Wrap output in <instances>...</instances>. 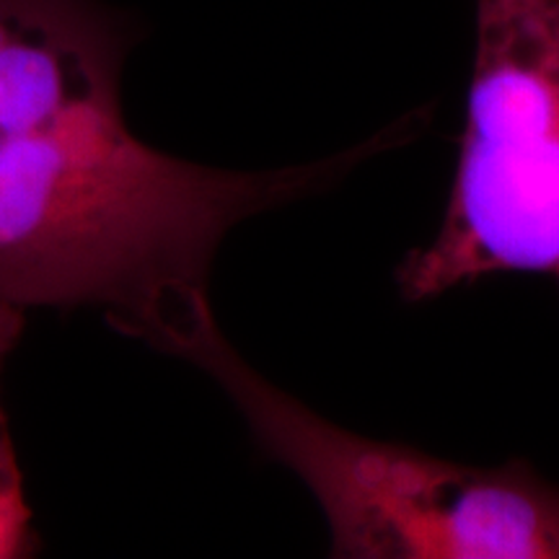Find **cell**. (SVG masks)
Listing matches in <instances>:
<instances>
[{"label":"cell","mask_w":559,"mask_h":559,"mask_svg":"<svg viewBox=\"0 0 559 559\" xmlns=\"http://www.w3.org/2000/svg\"><path fill=\"white\" fill-rule=\"evenodd\" d=\"M128 29L94 0H0V298L99 306L174 355L215 317L207 280L228 230L306 198L389 148L277 171H221L128 128Z\"/></svg>","instance_id":"obj_1"},{"label":"cell","mask_w":559,"mask_h":559,"mask_svg":"<svg viewBox=\"0 0 559 559\" xmlns=\"http://www.w3.org/2000/svg\"><path fill=\"white\" fill-rule=\"evenodd\" d=\"M181 358L226 391L257 449L317 498L334 557L559 559V485L528 464H456L340 428L251 368L218 321Z\"/></svg>","instance_id":"obj_2"},{"label":"cell","mask_w":559,"mask_h":559,"mask_svg":"<svg viewBox=\"0 0 559 559\" xmlns=\"http://www.w3.org/2000/svg\"><path fill=\"white\" fill-rule=\"evenodd\" d=\"M474 34L451 198L402 262L407 300L500 272L559 285V0H474Z\"/></svg>","instance_id":"obj_3"},{"label":"cell","mask_w":559,"mask_h":559,"mask_svg":"<svg viewBox=\"0 0 559 559\" xmlns=\"http://www.w3.org/2000/svg\"><path fill=\"white\" fill-rule=\"evenodd\" d=\"M26 326V309L9 298H0V373L16 349ZM39 536L32 526V508L26 502L24 474L13 449L9 417L0 402V559L32 557Z\"/></svg>","instance_id":"obj_4"}]
</instances>
